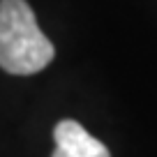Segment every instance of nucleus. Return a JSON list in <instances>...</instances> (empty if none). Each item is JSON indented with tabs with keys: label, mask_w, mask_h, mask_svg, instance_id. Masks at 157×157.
Here are the masks:
<instances>
[{
	"label": "nucleus",
	"mask_w": 157,
	"mask_h": 157,
	"mask_svg": "<svg viewBox=\"0 0 157 157\" xmlns=\"http://www.w3.org/2000/svg\"><path fill=\"white\" fill-rule=\"evenodd\" d=\"M53 44L39 30L25 0H0V67L16 76L42 72L53 60Z\"/></svg>",
	"instance_id": "nucleus-1"
},
{
	"label": "nucleus",
	"mask_w": 157,
	"mask_h": 157,
	"mask_svg": "<svg viewBox=\"0 0 157 157\" xmlns=\"http://www.w3.org/2000/svg\"><path fill=\"white\" fill-rule=\"evenodd\" d=\"M53 157H111L109 148L90 136L76 120H60L53 129Z\"/></svg>",
	"instance_id": "nucleus-2"
}]
</instances>
